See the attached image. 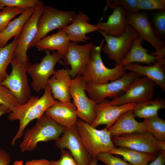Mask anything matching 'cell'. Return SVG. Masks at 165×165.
Masks as SVG:
<instances>
[{"label": "cell", "instance_id": "6da1fadb", "mask_svg": "<svg viewBox=\"0 0 165 165\" xmlns=\"http://www.w3.org/2000/svg\"><path fill=\"white\" fill-rule=\"evenodd\" d=\"M56 101L48 85L40 97L38 96H31L26 103L23 104H19L14 107L7 118L11 121L18 120L20 125L17 133L12 140V144L14 145L22 136L25 128L31 121L40 118Z\"/></svg>", "mask_w": 165, "mask_h": 165}, {"label": "cell", "instance_id": "7a4b0ae2", "mask_svg": "<svg viewBox=\"0 0 165 165\" xmlns=\"http://www.w3.org/2000/svg\"><path fill=\"white\" fill-rule=\"evenodd\" d=\"M104 41L103 39L99 46H93L90 60L81 74L86 84L106 83L119 79L126 73L123 66H115L113 68H109L104 65L101 57Z\"/></svg>", "mask_w": 165, "mask_h": 165}, {"label": "cell", "instance_id": "3957f363", "mask_svg": "<svg viewBox=\"0 0 165 165\" xmlns=\"http://www.w3.org/2000/svg\"><path fill=\"white\" fill-rule=\"evenodd\" d=\"M64 127L60 125L45 113L36 124L26 131L19 147L22 152L31 151L42 141L56 140L63 134Z\"/></svg>", "mask_w": 165, "mask_h": 165}, {"label": "cell", "instance_id": "277c9868", "mask_svg": "<svg viewBox=\"0 0 165 165\" xmlns=\"http://www.w3.org/2000/svg\"><path fill=\"white\" fill-rule=\"evenodd\" d=\"M76 127L86 150L93 158L101 153H109L116 147L113 144L110 131L105 128L98 130L81 119Z\"/></svg>", "mask_w": 165, "mask_h": 165}, {"label": "cell", "instance_id": "5b68a950", "mask_svg": "<svg viewBox=\"0 0 165 165\" xmlns=\"http://www.w3.org/2000/svg\"><path fill=\"white\" fill-rule=\"evenodd\" d=\"M76 15L73 11L63 10L44 5L42 14L38 22L36 35L29 48L35 46L38 42L50 32L56 29H61L71 24Z\"/></svg>", "mask_w": 165, "mask_h": 165}, {"label": "cell", "instance_id": "8992f818", "mask_svg": "<svg viewBox=\"0 0 165 165\" xmlns=\"http://www.w3.org/2000/svg\"><path fill=\"white\" fill-rule=\"evenodd\" d=\"M141 76L130 71L120 78L104 84H86V91L88 96L96 104L103 101L108 97H118L124 94L137 79Z\"/></svg>", "mask_w": 165, "mask_h": 165}, {"label": "cell", "instance_id": "52a82bcc", "mask_svg": "<svg viewBox=\"0 0 165 165\" xmlns=\"http://www.w3.org/2000/svg\"><path fill=\"white\" fill-rule=\"evenodd\" d=\"M10 63L12 71L0 85L11 91L20 104H23L31 96L27 75L28 69L31 64L29 61L22 62L14 57Z\"/></svg>", "mask_w": 165, "mask_h": 165}, {"label": "cell", "instance_id": "ba28073f", "mask_svg": "<svg viewBox=\"0 0 165 165\" xmlns=\"http://www.w3.org/2000/svg\"><path fill=\"white\" fill-rule=\"evenodd\" d=\"M97 31L103 36L106 42L103 45L101 50L108 55L109 60L115 62V66L120 65L129 52L134 40L139 36L135 29L130 25L123 35L117 37L108 35L102 30Z\"/></svg>", "mask_w": 165, "mask_h": 165}, {"label": "cell", "instance_id": "9c48e42d", "mask_svg": "<svg viewBox=\"0 0 165 165\" xmlns=\"http://www.w3.org/2000/svg\"><path fill=\"white\" fill-rule=\"evenodd\" d=\"M86 84L82 75H77L72 79L70 94L78 117L91 125L96 118L94 108L96 104L87 95Z\"/></svg>", "mask_w": 165, "mask_h": 165}, {"label": "cell", "instance_id": "30bf717a", "mask_svg": "<svg viewBox=\"0 0 165 165\" xmlns=\"http://www.w3.org/2000/svg\"><path fill=\"white\" fill-rule=\"evenodd\" d=\"M46 55L39 63L31 64L27 72L31 77V85L33 89L38 92L44 90L48 85V81L55 70L56 64L63 58V54L57 51L51 54L50 51L45 50Z\"/></svg>", "mask_w": 165, "mask_h": 165}, {"label": "cell", "instance_id": "8fae6325", "mask_svg": "<svg viewBox=\"0 0 165 165\" xmlns=\"http://www.w3.org/2000/svg\"><path fill=\"white\" fill-rule=\"evenodd\" d=\"M155 85L153 81L145 76L140 77L124 94L108 101V103L112 105H120L131 103L136 104L152 100Z\"/></svg>", "mask_w": 165, "mask_h": 165}, {"label": "cell", "instance_id": "7c38bea8", "mask_svg": "<svg viewBox=\"0 0 165 165\" xmlns=\"http://www.w3.org/2000/svg\"><path fill=\"white\" fill-rule=\"evenodd\" d=\"M56 141V145L61 150L68 149L77 165H88L93 159L82 141L76 125L64 127L63 135Z\"/></svg>", "mask_w": 165, "mask_h": 165}, {"label": "cell", "instance_id": "4fadbf2b", "mask_svg": "<svg viewBox=\"0 0 165 165\" xmlns=\"http://www.w3.org/2000/svg\"><path fill=\"white\" fill-rule=\"evenodd\" d=\"M44 6L41 1L35 11L25 23L18 38L13 57L22 62L29 61L27 51L36 35L38 19L42 14Z\"/></svg>", "mask_w": 165, "mask_h": 165}, {"label": "cell", "instance_id": "5bb4252c", "mask_svg": "<svg viewBox=\"0 0 165 165\" xmlns=\"http://www.w3.org/2000/svg\"><path fill=\"white\" fill-rule=\"evenodd\" d=\"M94 44L89 42L83 45L70 41L67 52L63 55L64 63L70 65L69 73L72 79L81 75L90 61Z\"/></svg>", "mask_w": 165, "mask_h": 165}, {"label": "cell", "instance_id": "9a60e30c", "mask_svg": "<svg viewBox=\"0 0 165 165\" xmlns=\"http://www.w3.org/2000/svg\"><path fill=\"white\" fill-rule=\"evenodd\" d=\"M112 140L116 147L156 155L160 152L156 144L157 140L148 132L113 136Z\"/></svg>", "mask_w": 165, "mask_h": 165}, {"label": "cell", "instance_id": "2e32d148", "mask_svg": "<svg viewBox=\"0 0 165 165\" xmlns=\"http://www.w3.org/2000/svg\"><path fill=\"white\" fill-rule=\"evenodd\" d=\"M126 14L128 25L135 29L142 40L148 42L151 45L155 52H159L165 47V42L156 35L145 13H131L126 10Z\"/></svg>", "mask_w": 165, "mask_h": 165}, {"label": "cell", "instance_id": "e0dca14e", "mask_svg": "<svg viewBox=\"0 0 165 165\" xmlns=\"http://www.w3.org/2000/svg\"><path fill=\"white\" fill-rule=\"evenodd\" d=\"M108 101V100H105L101 103L96 104L94 108L96 118L91 125L92 127L95 128L100 125H105V128L108 129L123 114L133 110L136 104L131 103L114 105L109 104Z\"/></svg>", "mask_w": 165, "mask_h": 165}, {"label": "cell", "instance_id": "ac0fdd59", "mask_svg": "<svg viewBox=\"0 0 165 165\" xmlns=\"http://www.w3.org/2000/svg\"><path fill=\"white\" fill-rule=\"evenodd\" d=\"M89 16L82 11L76 14L73 21L62 29L68 36L70 41L77 43L86 42L90 38L86 34L99 30L96 25L89 23Z\"/></svg>", "mask_w": 165, "mask_h": 165}, {"label": "cell", "instance_id": "d6986e66", "mask_svg": "<svg viewBox=\"0 0 165 165\" xmlns=\"http://www.w3.org/2000/svg\"><path fill=\"white\" fill-rule=\"evenodd\" d=\"M76 111L75 106L71 101L63 102L56 100L45 113L61 126L68 127L76 124L78 119Z\"/></svg>", "mask_w": 165, "mask_h": 165}, {"label": "cell", "instance_id": "ffe728a7", "mask_svg": "<svg viewBox=\"0 0 165 165\" xmlns=\"http://www.w3.org/2000/svg\"><path fill=\"white\" fill-rule=\"evenodd\" d=\"M72 79L69 69L55 70L48 81V86L55 100L63 102L70 101V86Z\"/></svg>", "mask_w": 165, "mask_h": 165}, {"label": "cell", "instance_id": "44dd1931", "mask_svg": "<svg viewBox=\"0 0 165 165\" xmlns=\"http://www.w3.org/2000/svg\"><path fill=\"white\" fill-rule=\"evenodd\" d=\"M113 9L112 13L109 16L106 22L100 20L96 26L99 30L104 31L108 35L117 37L125 32L129 25L125 8L119 6Z\"/></svg>", "mask_w": 165, "mask_h": 165}, {"label": "cell", "instance_id": "7402d4cb", "mask_svg": "<svg viewBox=\"0 0 165 165\" xmlns=\"http://www.w3.org/2000/svg\"><path fill=\"white\" fill-rule=\"evenodd\" d=\"M135 117L133 110L121 115L114 124L108 129L112 137L148 132L144 122L137 121Z\"/></svg>", "mask_w": 165, "mask_h": 165}, {"label": "cell", "instance_id": "603a6c76", "mask_svg": "<svg viewBox=\"0 0 165 165\" xmlns=\"http://www.w3.org/2000/svg\"><path fill=\"white\" fill-rule=\"evenodd\" d=\"M125 70L135 72L141 76L144 75L153 81L156 85L165 90V58L149 66H142L130 63L123 66Z\"/></svg>", "mask_w": 165, "mask_h": 165}, {"label": "cell", "instance_id": "cb8c5ba5", "mask_svg": "<svg viewBox=\"0 0 165 165\" xmlns=\"http://www.w3.org/2000/svg\"><path fill=\"white\" fill-rule=\"evenodd\" d=\"M142 42L139 36L134 39L129 52L119 65L124 66L134 62L142 63L150 65L160 60L157 56L148 53L149 51L143 47Z\"/></svg>", "mask_w": 165, "mask_h": 165}, {"label": "cell", "instance_id": "d4e9b609", "mask_svg": "<svg viewBox=\"0 0 165 165\" xmlns=\"http://www.w3.org/2000/svg\"><path fill=\"white\" fill-rule=\"evenodd\" d=\"M70 42L69 38L62 29L56 33L46 36L38 42L35 46L39 50H57L63 54L67 52Z\"/></svg>", "mask_w": 165, "mask_h": 165}, {"label": "cell", "instance_id": "484cf974", "mask_svg": "<svg viewBox=\"0 0 165 165\" xmlns=\"http://www.w3.org/2000/svg\"><path fill=\"white\" fill-rule=\"evenodd\" d=\"M35 7L25 10L19 16L11 21L0 33L1 48L6 46L12 37L20 36L25 23L34 13Z\"/></svg>", "mask_w": 165, "mask_h": 165}, {"label": "cell", "instance_id": "4316f807", "mask_svg": "<svg viewBox=\"0 0 165 165\" xmlns=\"http://www.w3.org/2000/svg\"><path fill=\"white\" fill-rule=\"evenodd\" d=\"M109 153L122 156L132 165H147L156 158V154L141 152L123 147H116Z\"/></svg>", "mask_w": 165, "mask_h": 165}, {"label": "cell", "instance_id": "83f0119b", "mask_svg": "<svg viewBox=\"0 0 165 165\" xmlns=\"http://www.w3.org/2000/svg\"><path fill=\"white\" fill-rule=\"evenodd\" d=\"M165 108V99L157 98L136 104L133 111L135 117L145 119L158 115V111Z\"/></svg>", "mask_w": 165, "mask_h": 165}, {"label": "cell", "instance_id": "f1b7e54d", "mask_svg": "<svg viewBox=\"0 0 165 165\" xmlns=\"http://www.w3.org/2000/svg\"><path fill=\"white\" fill-rule=\"evenodd\" d=\"M19 36L15 37L11 42L0 49V84L8 75L7 68L13 58Z\"/></svg>", "mask_w": 165, "mask_h": 165}, {"label": "cell", "instance_id": "f546056e", "mask_svg": "<svg viewBox=\"0 0 165 165\" xmlns=\"http://www.w3.org/2000/svg\"><path fill=\"white\" fill-rule=\"evenodd\" d=\"M148 132L158 140L165 141V121L158 115L144 119Z\"/></svg>", "mask_w": 165, "mask_h": 165}, {"label": "cell", "instance_id": "4dcf8cb0", "mask_svg": "<svg viewBox=\"0 0 165 165\" xmlns=\"http://www.w3.org/2000/svg\"><path fill=\"white\" fill-rule=\"evenodd\" d=\"M25 10L14 7H4L0 11V33L7 27L16 16L21 14Z\"/></svg>", "mask_w": 165, "mask_h": 165}, {"label": "cell", "instance_id": "1f68e13d", "mask_svg": "<svg viewBox=\"0 0 165 165\" xmlns=\"http://www.w3.org/2000/svg\"><path fill=\"white\" fill-rule=\"evenodd\" d=\"M122 6L129 12L135 13L138 12V0H107L106 6L104 10L106 11L109 7L113 9L115 7Z\"/></svg>", "mask_w": 165, "mask_h": 165}, {"label": "cell", "instance_id": "d6a6232c", "mask_svg": "<svg viewBox=\"0 0 165 165\" xmlns=\"http://www.w3.org/2000/svg\"><path fill=\"white\" fill-rule=\"evenodd\" d=\"M19 104L18 101L11 91L0 84V104L7 106L12 111Z\"/></svg>", "mask_w": 165, "mask_h": 165}, {"label": "cell", "instance_id": "836d02e7", "mask_svg": "<svg viewBox=\"0 0 165 165\" xmlns=\"http://www.w3.org/2000/svg\"><path fill=\"white\" fill-rule=\"evenodd\" d=\"M40 1L39 0H0L5 7H17L24 10L35 7Z\"/></svg>", "mask_w": 165, "mask_h": 165}, {"label": "cell", "instance_id": "e575fe53", "mask_svg": "<svg viewBox=\"0 0 165 165\" xmlns=\"http://www.w3.org/2000/svg\"><path fill=\"white\" fill-rule=\"evenodd\" d=\"M138 7L141 10L165 11V0H138Z\"/></svg>", "mask_w": 165, "mask_h": 165}, {"label": "cell", "instance_id": "d590c367", "mask_svg": "<svg viewBox=\"0 0 165 165\" xmlns=\"http://www.w3.org/2000/svg\"><path fill=\"white\" fill-rule=\"evenodd\" d=\"M96 158L106 165H132L108 152L100 153L97 155Z\"/></svg>", "mask_w": 165, "mask_h": 165}, {"label": "cell", "instance_id": "8d00e7d4", "mask_svg": "<svg viewBox=\"0 0 165 165\" xmlns=\"http://www.w3.org/2000/svg\"><path fill=\"white\" fill-rule=\"evenodd\" d=\"M154 26L158 33L161 36L165 34V11L156 13L153 18Z\"/></svg>", "mask_w": 165, "mask_h": 165}, {"label": "cell", "instance_id": "74e56055", "mask_svg": "<svg viewBox=\"0 0 165 165\" xmlns=\"http://www.w3.org/2000/svg\"><path fill=\"white\" fill-rule=\"evenodd\" d=\"M50 165H77L70 152L61 150V158L57 161H50Z\"/></svg>", "mask_w": 165, "mask_h": 165}, {"label": "cell", "instance_id": "f35d334b", "mask_svg": "<svg viewBox=\"0 0 165 165\" xmlns=\"http://www.w3.org/2000/svg\"><path fill=\"white\" fill-rule=\"evenodd\" d=\"M11 160L9 153L0 148V165H9Z\"/></svg>", "mask_w": 165, "mask_h": 165}, {"label": "cell", "instance_id": "ab89813d", "mask_svg": "<svg viewBox=\"0 0 165 165\" xmlns=\"http://www.w3.org/2000/svg\"><path fill=\"white\" fill-rule=\"evenodd\" d=\"M165 156L160 152L156 159L149 164L147 165H164Z\"/></svg>", "mask_w": 165, "mask_h": 165}, {"label": "cell", "instance_id": "60d3db41", "mask_svg": "<svg viewBox=\"0 0 165 165\" xmlns=\"http://www.w3.org/2000/svg\"><path fill=\"white\" fill-rule=\"evenodd\" d=\"M25 165H50V161L45 159L33 160L27 161Z\"/></svg>", "mask_w": 165, "mask_h": 165}, {"label": "cell", "instance_id": "b9f144b4", "mask_svg": "<svg viewBox=\"0 0 165 165\" xmlns=\"http://www.w3.org/2000/svg\"><path fill=\"white\" fill-rule=\"evenodd\" d=\"M156 144L160 152L165 156V141L157 140Z\"/></svg>", "mask_w": 165, "mask_h": 165}, {"label": "cell", "instance_id": "7bdbcfd3", "mask_svg": "<svg viewBox=\"0 0 165 165\" xmlns=\"http://www.w3.org/2000/svg\"><path fill=\"white\" fill-rule=\"evenodd\" d=\"M11 110L7 106L0 104V117L2 116L11 112Z\"/></svg>", "mask_w": 165, "mask_h": 165}, {"label": "cell", "instance_id": "ee69618b", "mask_svg": "<svg viewBox=\"0 0 165 165\" xmlns=\"http://www.w3.org/2000/svg\"><path fill=\"white\" fill-rule=\"evenodd\" d=\"M97 160H98L96 158H93L88 165H97Z\"/></svg>", "mask_w": 165, "mask_h": 165}, {"label": "cell", "instance_id": "f6af8a7d", "mask_svg": "<svg viewBox=\"0 0 165 165\" xmlns=\"http://www.w3.org/2000/svg\"><path fill=\"white\" fill-rule=\"evenodd\" d=\"M23 161L22 160L16 161L14 162L13 165H23Z\"/></svg>", "mask_w": 165, "mask_h": 165}, {"label": "cell", "instance_id": "bcb514c9", "mask_svg": "<svg viewBox=\"0 0 165 165\" xmlns=\"http://www.w3.org/2000/svg\"><path fill=\"white\" fill-rule=\"evenodd\" d=\"M5 7L0 2V11Z\"/></svg>", "mask_w": 165, "mask_h": 165}, {"label": "cell", "instance_id": "7dc6e473", "mask_svg": "<svg viewBox=\"0 0 165 165\" xmlns=\"http://www.w3.org/2000/svg\"><path fill=\"white\" fill-rule=\"evenodd\" d=\"M1 48V45L0 43V49Z\"/></svg>", "mask_w": 165, "mask_h": 165}, {"label": "cell", "instance_id": "c3c4849f", "mask_svg": "<svg viewBox=\"0 0 165 165\" xmlns=\"http://www.w3.org/2000/svg\"><path fill=\"white\" fill-rule=\"evenodd\" d=\"M0 41H1V39H0Z\"/></svg>", "mask_w": 165, "mask_h": 165}]
</instances>
